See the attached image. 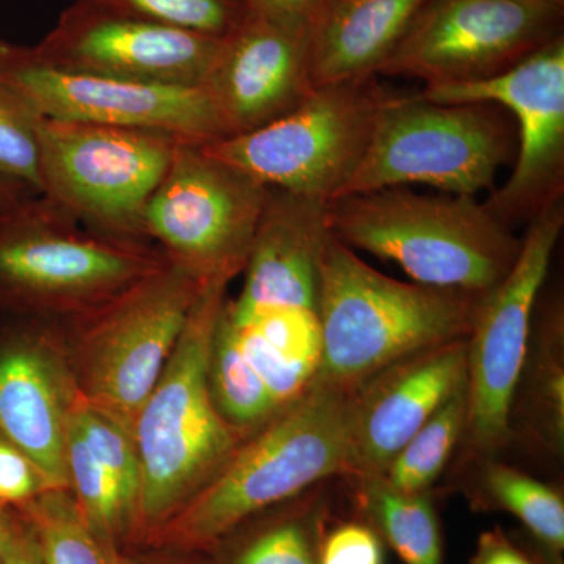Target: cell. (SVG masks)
I'll list each match as a JSON object with an SVG mask.
<instances>
[{"instance_id": "6da1fadb", "label": "cell", "mask_w": 564, "mask_h": 564, "mask_svg": "<svg viewBox=\"0 0 564 564\" xmlns=\"http://www.w3.org/2000/svg\"><path fill=\"white\" fill-rule=\"evenodd\" d=\"M351 403L352 392L314 381L300 399L243 440L143 547L207 554L251 516L332 478L347 477Z\"/></svg>"}, {"instance_id": "7a4b0ae2", "label": "cell", "mask_w": 564, "mask_h": 564, "mask_svg": "<svg viewBox=\"0 0 564 564\" xmlns=\"http://www.w3.org/2000/svg\"><path fill=\"white\" fill-rule=\"evenodd\" d=\"M231 281L218 276L204 282L165 369L133 421L141 467L135 549L143 547L247 440L223 417L209 384L212 339Z\"/></svg>"}, {"instance_id": "3957f363", "label": "cell", "mask_w": 564, "mask_h": 564, "mask_svg": "<svg viewBox=\"0 0 564 564\" xmlns=\"http://www.w3.org/2000/svg\"><path fill=\"white\" fill-rule=\"evenodd\" d=\"M480 296L386 276L329 237L318 273V383L355 392L404 356L466 339Z\"/></svg>"}, {"instance_id": "277c9868", "label": "cell", "mask_w": 564, "mask_h": 564, "mask_svg": "<svg viewBox=\"0 0 564 564\" xmlns=\"http://www.w3.org/2000/svg\"><path fill=\"white\" fill-rule=\"evenodd\" d=\"M328 218L348 248L395 262L417 284L480 299L510 273L522 248V237L475 196L381 188L334 199Z\"/></svg>"}, {"instance_id": "5b68a950", "label": "cell", "mask_w": 564, "mask_h": 564, "mask_svg": "<svg viewBox=\"0 0 564 564\" xmlns=\"http://www.w3.org/2000/svg\"><path fill=\"white\" fill-rule=\"evenodd\" d=\"M165 262L154 243L93 232L33 195L0 217V314L69 321Z\"/></svg>"}, {"instance_id": "8992f818", "label": "cell", "mask_w": 564, "mask_h": 564, "mask_svg": "<svg viewBox=\"0 0 564 564\" xmlns=\"http://www.w3.org/2000/svg\"><path fill=\"white\" fill-rule=\"evenodd\" d=\"M203 284L166 261L110 302L62 321L85 402L132 433Z\"/></svg>"}, {"instance_id": "52a82bcc", "label": "cell", "mask_w": 564, "mask_h": 564, "mask_svg": "<svg viewBox=\"0 0 564 564\" xmlns=\"http://www.w3.org/2000/svg\"><path fill=\"white\" fill-rule=\"evenodd\" d=\"M496 104H441L422 93L386 99L343 196L425 184L452 195L494 191L514 151L510 122Z\"/></svg>"}, {"instance_id": "ba28073f", "label": "cell", "mask_w": 564, "mask_h": 564, "mask_svg": "<svg viewBox=\"0 0 564 564\" xmlns=\"http://www.w3.org/2000/svg\"><path fill=\"white\" fill-rule=\"evenodd\" d=\"M388 98L375 77L323 85L270 124L203 148L269 188L332 203L361 165Z\"/></svg>"}, {"instance_id": "9c48e42d", "label": "cell", "mask_w": 564, "mask_h": 564, "mask_svg": "<svg viewBox=\"0 0 564 564\" xmlns=\"http://www.w3.org/2000/svg\"><path fill=\"white\" fill-rule=\"evenodd\" d=\"M36 133L41 196L93 232L148 242L144 207L184 141L141 129L43 117Z\"/></svg>"}, {"instance_id": "30bf717a", "label": "cell", "mask_w": 564, "mask_h": 564, "mask_svg": "<svg viewBox=\"0 0 564 564\" xmlns=\"http://www.w3.org/2000/svg\"><path fill=\"white\" fill-rule=\"evenodd\" d=\"M563 226V202L534 215L510 273L478 302L466 337L467 421L459 444L462 464L499 458L511 443L516 388Z\"/></svg>"}, {"instance_id": "8fae6325", "label": "cell", "mask_w": 564, "mask_h": 564, "mask_svg": "<svg viewBox=\"0 0 564 564\" xmlns=\"http://www.w3.org/2000/svg\"><path fill=\"white\" fill-rule=\"evenodd\" d=\"M269 193L203 144L180 143L144 207V239L198 281L234 280L243 272Z\"/></svg>"}, {"instance_id": "7c38bea8", "label": "cell", "mask_w": 564, "mask_h": 564, "mask_svg": "<svg viewBox=\"0 0 564 564\" xmlns=\"http://www.w3.org/2000/svg\"><path fill=\"white\" fill-rule=\"evenodd\" d=\"M551 0H429L378 74L425 87L489 79L563 33Z\"/></svg>"}, {"instance_id": "4fadbf2b", "label": "cell", "mask_w": 564, "mask_h": 564, "mask_svg": "<svg viewBox=\"0 0 564 564\" xmlns=\"http://www.w3.org/2000/svg\"><path fill=\"white\" fill-rule=\"evenodd\" d=\"M0 77L40 117L165 133L207 144L225 132L202 87L137 84L62 68L33 46L0 40Z\"/></svg>"}, {"instance_id": "5bb4252c", "label": "cell", "mask_w": 564, "mask_h": 564, "mask_svg": "<svg viewBox=\"0 0 564 564\" xmlns=\"http://www.w3.org/2000/svg\"><path fill=\"white\" fill-rule=\"evenodd\" d=\"M441 104H496L518 122V159L510 180L492 191L486 206L511 225L532 220L563 202L564 35L555 36L513 68L489 79L436 85L421 91Z\"/></svg>"}, {"instance_id": "9a60e30c", "label": "cell", "mask_w": 564, "mask_h": 564, "mask_svg": "<svg viewBox=\"0 0 564 564\" xmlns=\"http://www.w3.org/2000/svg\"><path fill=\"white\" fill-rule=\"evenodd\" d=\"M221 40L76 0L33 50L62 68L137 84L202 87Z\"/></svg>"}, {"instance_id": "2e32d148", "label": "cell", "mask_w": 564, "mask_h": 564, "mask_svg": "<svg viewBox=\"0 0 564 564\" xmlns=\"http://www.w3.org/2000/svg\"><path fill=\"white\" fill-rule=\"evenodd\" d=\"M79 399L62 321L0 323V434L36 464L52 489L69 488L66 429Z\"/></svg>"}, {"instance_id": "e0dca14e", "label": "cell", "mask_w": 564, "mask_h": 564, "mask_svg": "<svg viewBox=\"0 0 564 564\" xmlns=\"http://www.w3.org/2000/svg\"><path fill=\"white\" fill-rule=\"evenodd\" d=\"M202 88L225 139L270 124L314 90L311 31H296L250 14L221 40Z\"/></svg>"}, {"instance_id": "ac0fdd59", "label": "cell", "mask_w": 564, "mask_h": 564, "mask_svg": "<svg viewBox=\"0 0 564 564\" xmlns=\"http://www.w3.org/2000/svg\"><path fill=\"white\" fill-rule=\"evenodd\" d=\"M466 339L404 356L352 392L345 480L380 477L393 456L466 383Z\"/></svg>"}, {"instance_id": "d6986e66", "label": "cell", "mask_w": 564, "mask_h": 564, "mask_svg": "<svg viewBox=\"0 0 564 564\" xmlns=\"http://www.w3.org/2000/svg\"><path fill=\"white\" fill-rule=\"evenodd\" d=\"M328 204L270 188L245 263L236 307L292 306L317 311L318 273L329 237Z\"/></svg>"}, {"instance_id": "ffe728a7", "label": "cell", "mask_w": 564, "mask_h": 564, "mask_svg": "<svg viewBox=\"0 0 564 564\" xmlns=\"http://www.w3.org/2000/svg\"><path fill=\"white\" fill-rule=\"evenodd\" d=\"M429 0H328L311 31L314 88L377 77Z\"/></svg>"}, {"instance_id": "44dd1931", "label": "cell", "mask_w": 564, "mask_h": 564, "mask_svg": "<svg viewBox=\"0 0 564 564\" xmlns=\"http://www.w3.org/2000/svg\"><path fill=\"white\" fill-rule=\"evenodd\" d=\"M221 318L278 410H284L314 384L322 356L317 311L292 306L242 310L226 299Z\"/></svg>"}, {"instance_id": "7402d4cb", "label": "cell", "mask_w": 564, "mask_h": 564, "mask_svg": "<svg viewBox=\"0 0 564 564\" xmlns=\"http://www.w3.org/2000/svg\"><path fill=\"white\" fill-rule=\"evenodd\" d=\"M511 443L522 434L534 451L554 459L564 454L563 300L541 304L510 417Z\"/></svg>"}, {"instance_id": "603a6c76", "label": "cell", "mask_w": 564, "mask_h": 564, "mask_svg": "<svg viewBox=\"0 0 564 564\" xmlns=\"http://www.w3.org/2000/svg\"><path fill=\"white\" fill-rule=\"evenodd\" d=\"M326 484L234 527L204 554L207 564H318L323 530L334 513Z\"/></svg>"}, {"instance_id": "cb8c5ba5", "label": "cell", "mask_w": 564, "mask_h": 564, "mask_svg": "<svg viewBox=\"0 0 564 564\" xmlns=\"http://www.w3.org/2000/svg\"><path fill=\"white\" fill-rule=\"evenodd\" d=\"M462 491L474 511L514 516L525 532L551 551H564L563 494L497 458L464 463Z\"/></svg>"}, {"instance_id": "d4e9b609", "label": "cell", "mask_w": 564, "mask_h": 564, "mask_svg": "<svg viewBox=\"0 0 564 564\" xmlns=\"http://www.w3.org/2000/svg\"><path fill=\"white\" fill-rule=\"evenodd\" d=\"M347 481L351 513L369 522L404 564H444L443 525L433 491H397L380 477Z\"/></svg>"}, {"instance_id": "484cf974", "label": "cell", "mask_w": 564, "mask_h": 564, "mask_svg": "<svg viewBox=\"0 0 564 564\" xmlns=\"http://www.w3.org/2000/svg\"><path fill=\"white\" fill-rule=\"evenodd\" d=\"M17 510L32 527L43 564H128L122 554L101 538L82 514L69 488L50 489Z\"/></svg>"}, {"instance_id": "4316f807", "label": "cell", "mask_w": 564, "mask_h": 564, "mask_svg": "<svg viewBox=\"0 0 564 564\" xmlns=\"http://www.w3.org/2000/svg\"><path fill=\"white\" fill-rule=\"evenodd\" d=\"M466 421L467 388L464 383L393 456L380 475L381 480L406 494L433 491L437 478L462 444Z\"/></svg>"}, {"instance_id": "83f0119b", "label": "cell", "mask_w": 564, "mask_h": 564, "mask_svg": "<svg viewBox=\"0 0 564 564\" xmlns=\"http://www.w3.org/2000/svg\"><path fill=\"white\" fill-rule=\"evenodd\" d=\"M66 474L74 499L82 514L104 541L129 554L135 545V519L122 499L120 489L90 447L74 422L68 421L65 443Z\"/></svg>"}, {"instance_id": "f1b7e54d", "label": "cell", "mask_w": 564, "mask_h": 564, "mask_svg": "<svg viewBox=\"0 0 564 564\" xmlns=\"http://www.w3.org/2000/svg\"><path fill=\"white\" fill-rule=\"evenodd\" d=\"M209 384L223 417L247 437L280 413L221 314L212 339Z\"/></svg>"}, {"instance_id": "f546056e", "label": "cell", "mask_w": 564, "mask_h": 564, "mask_svg": "<svg viewBox=\"0 0 564 564\" xmlns=\"http://www.w3.org/2000/svg\"><path fill=\"white\" fill-rule=\"evenodd\" d=\"M70 421L79 430L85 443L90 447L91 454L113 478L122 499L131 508L137 524L141 467L132 433L109 414L102 413L90 403L85 402L82 395L70 411Z\"/></svg>"}, {"instance_id": "4dcf8cb0", "label": "cell", "mask_w": 564, "mask_h": 564, "mask_svg": "<svg viewBox=\"0 0 564 564\" xmlns=\"http://www.w3.org/2000/svg\"><path fill=\"white\" fill-rule=\"evenodd\" d=\"M126 13L212 39H226L250 17L245 0H99Z\"/></svg>"}, {"instance_id": "1f68e13d", "label": "cell", "mask_w": 564, "mask_h": 564, "mask_svg": "<svg viewBox=\"0 0 564 564\" xmlns=\"http://www.w3.org/2000/svg\"><path fill=\"white\" fill-rule=\"evenodd\" d=\"M40 115L0 77V174L40 195Z\"/></svg>"}, {"instance_id": "d6a6232c", "label": "cell", "mask_w": 564, "mask_h": 564, "mask_svg": "<svg viewBox=\"0 0 564 564\" xmlns=\"http://www.w3.org/2000/svg\"><path fill=\"white\" fill-rule=\"evenodd\" d=\"M318 564H386V544L359 516L333 513L318 545Z\"/></svg>"}, {"instance_id": "836d02e7", "label": "cell", "mask_w": 564, "mask_h": 564, "mask_svg": "<svg viewBox=\"0 0 564 564\" xmlns=\"http://www.w3.org/2000/svg\"><path fill=\"white\" fill-rule=\"evenodd\" d=\"M50 489L36 464L0 434V503L18 508Z\"/></svg>"}, {"instance_id": "e575fe53", "label": "cell", "mask_w": 564, "mask_h": 564, "mask_svg": "<svg viewBox=\"0 0 564 564\" xmlns=\"http://www.w3.org/2000/svg\"><path fill=\"white\" fill-rule=\"evenodd\" d=\"M251 17L296 31H313L328 0H245Z\"/></svg>"}, {"instance_id": "d590c367", "label": "cell", "mask_w": 564, "mask_h": 564, "mask_svg": "<svg viewBox=\"0 0 564 564\" xmlns=\"http://www.w3.org/2000/svg\"><path fill=\"white\" fill-rule=\"evenodd\" d=\"M469 564H534L532 556L502 527L496 525L478 536Z\"/></svg>"}, {"instance_id": "8d00e7d4", "label": "cell", "mask_w": 564, "mask_h": 564, "mask_svg": "<svg viewBox=\"0 0 564 564\" xmlns=\"http://www.w3.org/2000/svg\"><path fill=\"white\" fill-rule=\"evenodd\" d=\"M18 511L17 527H14L13 540H11L9 563L7 564H43L41 562L39 543L32 527L25 521L24 516Z\"/></svg>"}, {"instance_id": "74e56055", "label": "cell", "mask_w": 564, "mask_h": 564, "mask_svg": "<svg viewBox=\"0 0 564 564\" xmlns=\"http://www.w3.org/2000/svg\"><path fill=\"white\" fill-rule=\"evenodd\" d=\"M128 564H207L206 555L172 549L143 547L129 554Z\"/></svg>"}, {"instance_id": "f35d334b", "label": "cell", "mask_w": 564, "mask_h": 564, "mask_svg": "<svg viewBox=\"0 0 564 564\" xmlns=\"http://www.w3.org/2000/svg\"><path fill=\"white\" fill-rule=\"evenodd\" d=\"M33 195H36V193L25 187L21 182L0 174V217L9 214L10 210H13L14 207L20 206L21 203Z\"/></svg>"}, {"instance_id": "ab89813d", "label": "cell", "mask_w": 564, "mask_h": 564, "mask_svg": "<svg viewBox=\"0 0 564 564\" xmlns=\"http://www.w3.org/2000/svg\"><path fill=\"white\" fill-rule=\"evenodd\" d=\"M17 508L0 503V564L9 563L11 540L17 527Z\"/></svg>"}, {"instance_id": "60d3db41", "label": "cell", "mask_w": 564, "mask_h": 564, "mask_svg": "<svg viewBox=\"0 0 564 564\" xmlns=\"http://www.w3.org/2000/svg\"><path fill=\"white\" fill-rule=\"evenodd\" d=\"M551 2L558 3V6L564 7V0H551Z\"/></svg>"}]
</instances>
